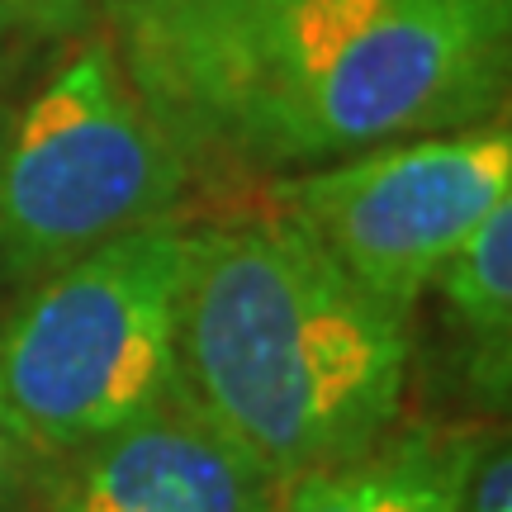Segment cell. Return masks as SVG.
<instances>
[{
	"mask_svg": "<svg viewBox=\"0 0 512 512\" xmlns=\"http://www.w3.org/2000/svg\"><path fill=\"white\" fill-rule=\"evenodd\" d=\"M271 195L361 290L413 318L479 219L512 200V138L489 124L399 138L290 171Z\"/></svg>",
	"mask_w": 512,
	"mask_h": 512,
	"instance_id": "277c9868",
	"label": "cell"
},
{
	"mask_svg": "<svg viewBox=\"0 0 512 512\" xmlns=\"http://www.w3.org/2000/svg\"><path fill=\"white\" fill-rule=\"evenodd\" d=\"M190 228H128L43 275L0 328V394L43 456L95 441L176 380Z\"/></svg>",
	"mask_w": 512,
	"mask_h": 512,
	"instance_id": "7a4b0ae2",
	"label": "cell"
},
{
	"mask_svg": "<svg viewBox=\"0 0 512 512\" xmlns=\"http://www.w3.org/2000/svg\"><path fill=\"white\" fill-rule=\"evenodd\" d=\"M53 512H275L280 479L238 446L181 375L143 413L43 465Z\"/></svg>",
	"mask_w": 512,
	"mask_h": 512,
	"instance_id": "5b68a950",
	"label": "cell"
},
{
	"mask_svg": "<svg viewBox=\"0 0 512 512\" xmlns=\"http://www.w3.org/2000/svg\"><path fill=\"white\" fill-rule=\"evenodd\" d=\"M484 394L503 403L512 370V200L489 209L432 280Z\"/></svg>",
	"mask_w": 512,
	"mask_h": 512,
	"instance_id": "ba28073f",
	"label": "cell"
},
{
	"mask_svg": "<svg viewBox=\"0 0 512 512\" xmlns=\"http://www.w3.org/2000/svg\"><path fill=\"white\" fill-rule=\"evenodd\" d=\"M460 512H512V460L503 432H484L470 441L460 475Z\"/></svg>",
	"mask_w": 512,
	"mask_h": 512,
	"instance_id": "9c48e42d",
	"label": "cell"
},
{
	"mask_svg": "<svg viewBox=\"0 0 512 512\" xmlns=\"http://www.w3.org/2000/svg\"><path fill=\"white\" fill-rule=\"evenodd\" d=\"M5 128H10V105L0 100V147H5Z\"/></svg>",
	"mask_w": 512,
	"mask_h": 512,
	"instance_id": "4fadbf2b",
	"label": "cell"
},
{
	"mask_svg": "<svg viewBox=\"0 0 512 512\" xmlns=\"http://www.w3.org/2000/svg\"><path fill=\"white\" fill-rule=\"evenodd\" d=\"M10 38H15V29H10V19L0 15V53H5V43H10Z\"/></svg>",
	"mask_w": 512,
	"mask_h": 512,
	"instance_id": "7c38bea8",
	"label": "cell"
},
{
	"mask_svg": "<svg viewBox=\"0 0 512 512\" xmlns=\"http://www.w3.org/2000/svg\"><path fill=\"white\" fill-rule=\"evenodd\" d=\"M285 0H105L110 38L133 86L166 128L223 57Z\"/></svg>",
	"mask_w": 512,
	"mask_h": 512,
	"instance_id": "8992f818",
	"label": "cell"
},
{
	"mask_svg": "<svg viewBox=\"0 0 512 512\" xmlns=\"http://www.w3.org/2000/svg\"><path fill=\"white\" fill-rule=\"evenodd\" d=\"M475 437H399L280 484L275 512H460V475Z\"/></svg>",
	"mask_w": 512,
	"mask_h": 512,
	"instance_id": "52a82bcc",
	"label": "cell"
},
{
	"mask_svg": "<svg viewBox=\"0 0 512 512\" xmlns=\"http://www.w3.org/2000/svg\"><path fill=\"white\" fill-rule=\"evenodd\" d=\"M105 0H0V15L15 34L29 38H76L91 29Z\"/></svg>",
	"mask_w": 512,
	"mask_h": 512,
	"instance_id": "8fae6325",
	"label": "cell"
},
{
	"mask_svg": "<svg viewBox=\"0 0 512 512\" xmlns=\"http://www.w3.org/2000/svg\"><path fill=\"white\" fill-rule=\"evenodd\" d=\"M190 152L157 119L110 34H86L0 147V271L43 280L110 238L176 214Z\"/></svg>",
	"mask_w": 512,
	"mask_h": 512,
	"instance_id": "3957f363",
	"label": "cell"
},
{
	"mask_svg": "<svg viewBox=\"0 0 512 512\" xmlns=\"http://www.w3.org/2000/svg\"><path fill=\"white\" fill-rule=\"evenodd\" d=\"M43 465H48V456L24 437V427L15 422L10 403L0 394V512L19 508L24 498L34 494L38 479H43Z\"/></svg>",
	"mask_w": 512,
	"mask_h": 512,
	"instance_id": "30bf717a",
	"label": "cell"
},
{
	"mask_svg": "<svg viewBox=\"0 0 512 512\" xmlns=\"http://www.w3.org/2000/svg\"><path fill=\"white\" fill-rule=\"evenodd\" d=\"M413 366L408 313L290 214L190 228L176 375L280 484L375 451Z\"/></svg>",
	"mask_w": 512,
	"mask_h": 512,
	"instance_id": "6da1fadb",
	"label": "cell"
}]
</instances>
